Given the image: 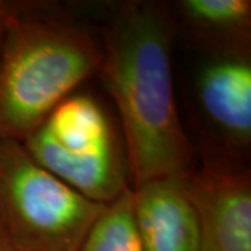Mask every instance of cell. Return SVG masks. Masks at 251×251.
Here are the masks:
<instances>
[{
  "instance_id": "277c9868",
  "label": "cell",
  "mask_w": 251,
  "mask_h": 251,
  "mask_svg": "<svg viewBox=\"0 0 251 251\" xmlns=\"http://www.w3.org/2000/svg\"><path fill=\"white\" fill-rule=\"evenodd\" d=\"M23 144L42 168L92 201L106 205L130 187L115 130L90 95L67 97Z\"/></svg>"
},
{
  "instance_id": "30bf717a",
  "label": "cell",
  "mask_w": 251,
  "mask_h": 251,
  "mask_svg": "<svg viewBox=\"0 0 251 251\" xmlns=\"http://www.w3.org/2000/svg\"><path fill=\"white\" fill-rule=\"evenodd\" d=\"M10 10H11V1L0 0V60H1V53H3L4 39H6V28H7Z\"/></svg>"
},
{
  "instance_id": "9c48e42d",
  "label": "cell",
  "mask_w": 251,
  "mask_h": 251,
  "mask_svg": "<svg viewBox=\"0 0 251 251\" xmlns=\"http://www.w3.org/2000/svg\"><path fill=\"white\" fill-rule=\"evenodd\" d=\"M80 251H145L131 209V187L105 206L91 226Z\"/></svg>"
},
{
  "instance_id": "8992f818",
  "label": "cell",
  "mask_w": 251,
  "mask_h": 251,
  "mask_svg": "<svg viewBox=\"0 0 251 251\" xmlns=\"http://www.w3.org/2000/svg\"><path fill=\"white\" fill-rule=\"evenodd\" d=\"M198 106L229 150L244 158L251 144V59L212 57L196 84Z\"/></svg>"
},
{
  "instance_id": "ba28073f",
  "label": "cell",
  "mask_w": 251,
  "mask_h": 251,
  "mask_svg": "<svg viewBox=\"0 0 251 251\" xmlns=\"http://www.w3.org/2000/svg\"><path fill=\"white\" fill-rule=\"evenodd\" d=\"M180 25L212 57H250V0H181Z\"/></svg>"
},
{
  "instance_id": "7a4b0ae2",
  "label": "cell",
  "mask_w": 251,
  "mask_h": 251,
  "mask_svg": "<svg viewBox=\"0 0 251 251\" xmlns=\"http://www.w3.org/2000/svg\"><path fill=\"white\" fill-rule=\"evenodd\" d=\"M102 45L88 28L11 1L0 60V140L24 143L81 82L99 73Z\"/></svg>"
},
{
  "instance_id": "5b68a950",
  "label": "cell",
  "mask_w": 251,
  "mask_h": 251,
  "mask_svg": "<svg viewBox=\"0 0 251 251\" xmlns=\"http://www.w3.org/2000/svg\"><path fill=\"white\" fill-rule=\"evenodd\" d=\"M196 209L200 251H251V175L229 162H209L184 177Z\"/></svg>"
},
{
  "instance_id": "8fae6325",
  "label": "cell",
  "mask_w": 251,
  "mask_h": 251,
  "mask_svg": "<svg viewBox=\"0 0 251 251\" xmlns=\"http://www.w3.org/2000/svg\"><path fill=\"white\" fill-rule=\"evenodd\" d=\"M0 251H18L1 225H0Z\"/></svg>"
},
{
  "instance_id": "52a82bcc",
  "label": "cell",
  "mask_w": 251,
  "mask_h": 251,
  "mask_svg": "<svg viewBox=\"0 0 251 251\" xmlns=\"http://www.w3.org/2000/svg\"><path fill=\"white\" fill-rule=\"evenodd\" d=\"M131 209L145 251H200L197 214L184 177H158L131 187Z\"/></svg>"
},
{
  "instance_id": "3957f363",
  "label": "cell",
  "mask_w": 251,
  "mask_h": 251,
  "mask_svg": "<svg viewBox=\"0 0 251 251\" xmlns=\"http://www.w3.org/2000/svg\"><path fill=\"white\" fill-rule=\"evenodd\" d=\"M106 205L46 171L23 143L0 140V225L18 251H80Z\"/></svg>"
},
{
  "instance_id": "6da1fadb",
  "label": "cell",
  "mask_w": 251,
  "mask_h": 251,
  "mask_svg": "<svg viewBox=\"0 0 251 251\" xmlns=\"http://www.w3.org/2000/svg\"><path fill=\"white\" fill-rule=\"evenodd\" d=\"M175 28L171 6L135 0L119 4L105 29L99 74L122 120L133 187L194 172L173 91Z\"/></svg>"
}]
</instances>
